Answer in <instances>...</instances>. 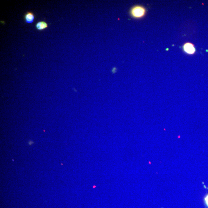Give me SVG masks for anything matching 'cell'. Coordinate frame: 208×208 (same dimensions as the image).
Here are the masks:
<instances>
[{
    "label": "cell",
    "mask_w": 208,
    "mask_h": 208,
    "mask_svg": "<svg viewBox=\"0 0 208 208\" xmlns=\"http://www.w3.org/2000/svg\"><path fill=\"white\" fill-rule=\"evenodd\" d=\"M145 10L144 8L140 6H137L133 8L132 10V14L133 17L139 18L143 17L145 15Z\"/></svg>",
    "instance_id": "1"
},
{
    "label": "cell",
    "mask_w": 208,
    "mask_h": 208,
    "mask_svg": "<svg viewBox=\"0 0 208 208\" xmlns=\"http://www.w3.org/2000/svg\"><path fill=\"white\" fill-rule=\"evenodd\" d=\"M35 17V15L33 12L28 11L25 14L24 19L26 23L30 24L34 22Z\"/></svg>",
    "instance_id": "2"
},
{
    "label": "cell",
    "mask_w": 208,
    "mask_h": 208,
    "mask_svg": "<svg viewBox=\"0 0 208 208\" xmlns=\"http://www.w3.org/2000/svg\"><path fill=\"white\" fill-rule=\"evenodd\" d=\"M35 27L37 30L39 31H42L48 28V24L46 21H40L35 24Z\"/></svg>",
    "instance_id": "3"
},
{
    "label": "cell",
    "mask_w": 208,
    "mask_h": 208,
    "mask_svg": "<svg viewBox=\"0 0 208 208\" xmlns=\"http://www.w3.org/2000/svg\"><path fill=\"white\" fill-rule=\"evenodd\" d=\"M184 48L185 51L189 54H193L196 51V49L193 45L190 43L185 44L184 45Z\"/></svg>",
    "instance_id": "4"
},
{
    "label": "cell",
    "mask_w": 208,
    "mask_h": 208,
    "mask_svg": "<svg viewBox=\"0 0 208 208\" xmlns=\"http://www.w3.org/2000/svg\"><path fill=\"white\" fill-rule=\"evenodd\" d=\"M204 201H205V202L207 206L208 207V194L205 196V198H204Z\"/></svg>",
    "instance_id": "5"
}]
</instances>
